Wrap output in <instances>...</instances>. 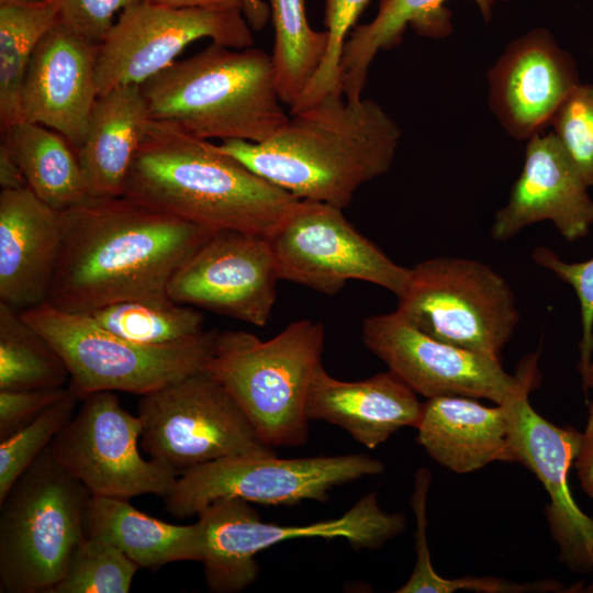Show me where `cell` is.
<instances>
[{
  "instance_id": "1",
  "label": "cell",
  "mask_w": 593,
  "mask_h": 593,
  "mask_svg": "<svg viewBox=\"0 0 593 593\" xmlns=\"http://www.w3.org/2000/svg\"><path fill=\"white\" fill-rule=\"evenodd\" d=\"M61 217V247L46 302L77 314L169 298L175 272L213 233L124 195L89 197Z\"/></svg>"
},
{
  "instance_id": "2",
  "label": "cell",
  "mask_w": 593,
  "mask_h": 593,
  "mask_svg": "<svg viewBox=\"0 0 593 593\" xmlns=\"http://www.w3.org/2000/svg\"><path fill=\"white\" fill-rule=\"evenodd\" d=\"M332 92L289 113L259 143L223 141L219 148L300 200L348 206L356 191L391 168L401 137L377 102Z\"/></svg>"
},
{
  "instance_id": "3",
  "label": "cell",
  "mask_w": 593,
  "mask_h": 593,
  "mask_svg": "<svg viewBox=\"0 0 593 593\" xmlns=\"http://www.w3.org/2000/svg\"><path fill=\"white\" fill-rule=\"evenodd\" d=\"M123 195L213 232L267 238L300 202L217 145L154 120L132 161Z\"/></svg>"
},
{
  "instance_id": "4",
  "label": "cell",
  "mask_w": 593,
  "mask_h": 593,
  "mask_svg": "<svg viewBox=\"0 0 593 593\" xmlns=\"http://www.w3.org/2000/svg\"><path fill=\"white\" fill-rule=\"evenodd\" d=\"M150 120L194 137L259 143L289 118L272 57L257 47L211 43L142 85Z\"/></svg>"
},
{
  "instance_id": "5",
  "label": "cell",
  "mask_w": 593,
  "mask_h": 593,
  "mask_svg": "<svg viewBox=\"0 0 593 593\" xmlns=\"http://www.w3.org/2000/svg\"><path fill=\"white\" fill-rule=\"evenodd\" d=\"M325 327L300 320L270 339L245 331L217 332L205 370L242 407L264 443L302 446L310 384L322 363Z\"/></svg>"
},
{
  "instance_id": "6",
  "label": "cell",
  "mask_w": 593,
  "mask_h": 593,
  "mask_svg": "<svg viewBox=\"0 0 593 593\" xmlns=\"http://www.w3.org/2000/svg\"><path fill=\"white\" fill-rule=\"evenodd\" d=\"M88 489L49 446L0 502V592L52 593L85 538Z\"/></svg>"
},
{
  "instance_id": "7",
  "label": "cell",
  "mask_w": 593,
  "mask_h": 593,
  "mask_svg": "<svg viewBox=\"0 0 593 593\" xmlns=\"http://www.w3.org/2000/svg\"><path fill=\"white\" fill-rule=\"evenodd\" d=\"M58 353L68 388L82 400L100 391L145 395L205 369L217 331L170 344L147 345L101 327L90 315L47 302L20 311Z\"/></svg>"
},
{
  "instance_id": "8",
  "label": "cell",
  "mask_w": 593,
  "mask_h": 593,
  "mask_svg": "<svg viewBox=\"0 0 593 593\" xmlns=\"http://www.w3.org/2000/svg\"><path fill=\"white\" fill-rule=\"evenodd\" d=\"M202 558L208 588L215 593L239 592L259 573L255 556L281 541L298 538H343L355 549H377L400 535L405 516L388 513L371 492L344 515L302 526L264 523L248 502L217 499L199 514Z\"/></svg>"
},
{
  "instance_id": "9",
  "label": "cell",
  "mask_w": 593,
  "mask_h": 593,
  "mask_svg": "<svg viewBox=\"0 0 593 593\" xmlns=\"http://www.w3.org/2000/svg\"><path fill=\"white\" fill-rule=\"evenodd\" d=\"M396 311L444 343L500 358L519 322L515 294L488 265L436 257L410 268Z\"/></svg>"
},
{
  "instance_id": "10",
  "label": "cell",
  "mask_w": 593,
  "mask_h": 593,
  "mask_svg": "<svg viewBox=\"0 0 593 593\" xmlns=\"http://www.w3.org/2000/svg\"><path fill=\"white\" fill-rule=\"evenodd\" d=\"M141 447L178 473L222 458L276 455L205 369L141 396Z\"/></svg>"
},
{
  "instance_id": "11",
  "label": "cell",
  "mask_w": 593,
  "mask_h": 593,
  "mask_svg": "<svg viewBox=\"0 0 593 593\" xmlns=\"http://www.w3.org/2000/svg\"><path fill=\"white\" fill-rule=\"evenodd\" d=\"M383 471L380 460L365 454L290 459L233 456L183 470L164 499L167 511L180 517L198 515L224 497L265 505L325 502L333 488Z\"/></svg>"
},
{
  "instance_id": "12",
  "label": "cell",
  "mask_w": 593,
  "mask_h": 593,
  "mask_svg": "<svg viewBox=\"0 0 593 593\" xmlns=\"http://www.w3.org/2000/svg\"><path fill=\"white\" fill-rule=\"evenodd\" d=\"M366 347L416 393L467 396L496 404L538 384V353L527 356L516 374H508L500 358L480 355L438 340L404 318L396 310L367 317L362 323Z\"/></svg>"
},
{
  "instance_id": "13",
  "label": "cell",
  "mask_w": 593,
  "mask_h": 593,
  "mask_svg": "<svg viewBox=\"0 0 593 593\" xmlns=\"http://www.w3.org/2000/svg\"><path fill=\"white\" fill-rule=\"evenodd\" d=\"M269 240L280 280L327 295L360 280L398 298L409 280L410 268L390 259L332 204L300 200Z\"/></svg>"
},
{
  "instance_id": "14",
  "label": "cell",
  "mask_w": 593,
  "mask_h": 593,
  "mask_svg": "<svg viewBox=\"0 0 593 593\" xmlns=\"http://www.w3.org/2000/svg\"><path fill=\"white\" fill-rule=\"evenodd\" d=\"M142 429L138 415L124 410L113 391L94 392L81 400L49 448L91 495L166 497L179 473L141 455Z\"/></svg>"
},
{
  "instance_id": "15",
  "label": "cell",
  "mask_w": 593,
  "mask_h": 593,
  "mask_svg": "<svg viewBox=\"0 0 593 593\" xmlns=\"http://www.w3.org/2000/svg\"><path fill=\"white\" fill-rule=\"evenodd\" d=\"M204 37L232 48L254 45L240 9H174L146 0L123 10L98 47V96L119 86L143 85Z\"/></svg>"
},
{
  "instance_id": "16",
  "label": "cell",
  "mask_w": 593,
  "mask_h": 593,
  "mask_svg": "<svg viewBox=\"0 0 593 593\" xmlns=\"http://www.w3.org/2000/svg\"><path fill=\"white\" fill-rule=\"evenodd\" d=\"M280 281L269 238L233 230L215 231L179 267L168 296L181 304L265 326Z\"/></svg>"
},
{
  "instance_id": "17",
  "label": "cell",
  "mask_w": 593,
  "mask_h": 593,
  "mask_svg": "<svg viewBox=\"0 0 593 593\" xmlns=\"http://www.w3.org/2000/svg\"><path fill=\"white\" fill-rule=\"evenodd\" d=\"M526 389L510 399L511 443L516 462L532 470L550 502L545 514L559 561L575 573H593V518L577 505L568 483L581 433L559 427L530 405ZM593 591V584L589 588Z\"/></svg>"
},
{
  "instance_id": "18",
  "label": "cell",
  "mask_w": 593,
  "mask_h": 593,
  "mask_svg": "<svg viewBox=\"0 0 593 593\" xmlns=\"http://www.w3.org/2000/svg\"><path fill=\"white\" fill-rule=\"evenodd\" d=\"M489 105L502 127L523 141L550 125L580 83L572 56L544 27L513 40L490 69Z\"/></svg>"
},
{
  "instance_id": "19",
  "label": "cell",
  "mask_w": 593,
  "mask_h": 593,
  "mask_svg": "<svg viewBox=\"0 0 593 593\" xmlns=\"http://www.w3.org/2000/svg\"><path fill=\"white\" fill-rule=\"evenodd\" d=\"M98 47L58 21L30 60L21 92V121L58 132L77 150L98 98Z\"/></svg>"
},
{
  "instance_id": "20",
  "label": "cell",
  "mask_w": 593,
  "mask_h": 593,
  "mask_svg": "<svg viewBox=\"0 0 593 593\" xmlns=\"http://www.w3.org/2000/svg\"><path fill=\"white\" fill-rule=\"evenodd\" d=\"M527 141L523 169L494 216L491 237L507 240L541 221L551 222L567 242L588 236L593 225L590 187L552 132Z\"/></svg>"
},
{
  "instance_id": "21",
  "label": "cell",
  "mask_w": 593,
  "mask_h": 593,
  "mask_svg": "<svg viewBox=\"0 0 593 593\" xmlns=\"http://www.w3.org/2000/svg\"><path fill=\"white\" fill-rule=\"evenodd\" d=\"M63 238L61 212L30 188L0 192V302L19 311L47 301Z\"/></svg>"
},
{
  "instance_id": "22",
  "label": "cell",
  "mask_w": 593,
  "mask_h": 593,
  "mask_svg": "<svg viewBox=\"0 0 593 593\" xmlns=\"http://www.w3.org/2000/svg\"><path fill=\"white\" fill-rule=\"evenodd\" d=\"M398 374L388 370L359 381L338 380L321 363L312 378L305 413L346 430L369 449L402 427H417L423 403Z\"/></svg>"
},
{
  "instance_id": "23",
  "label": "cell",
  "mask_w": 593,
  "mask_h": 593,
  "mask_svg": "<svg viewBox=\"0 0 593 593\" xmlns=\"http://www.w3.org/2000/svg\"><path fill=\"white\" fill-rule=\"evenodd\" d=\"M510 399L490 407L467 396L429 398L423 403L417 441L432 459L457 473L494 461L516 462Z\"/></svg>"
},
{
  "instance_id": "24",
  "label": "cell",
  "mask_w": 593,
  "mask_h": 593,
  "mask_svg": "<svg viewBox=\"0 0 593 593\" xmlns=\"http://www.w3.org/2000/svg\"><path fill=\"white\" fill-rule=\"evenodd\" d=\"M149 121L142 85L119 86L98 96L76 150L90 198L123 195Z\"/></svg>"
},
{
  "instance_id": "25",
  "label": "cell",
  "mask_w": 593,
  "mask_h": 593,
  "mask_svg": "<svg viewBox=\"0 0 593 593\" xmlns=\"http://www.w3.org/2000/svg\"><path fill=\"white\" fill-rule=\"evenodd\" d=\"M85 535L114 545L139 568L150 570L176 561L201 562L202 558L199 522L169 524L139 512L126 499L90 495Z\"/></svg>"
},
{
  "instance_id": "26",
  "label": "cell",
  "mask_w": 593,
  "mask_h": 593,
  "mask_svg": "<svg viewBox=\"0 0 593 593\" xmlns=\"http://www.w3.org/2000/svg\"><path fill=\"white\" fill-rule=\"evenodd\" d=\"M447 0H380L376 18L355 27L345 42L339 64L345 98H361L368 70L376 55L400 44L406 27L419 35L443 38L452 31L451 12ZM488 23L495 0H472Z\"/></svg>"
},
{
  "instance_id": "27",
  "label": "cell",
  "mask_w": 593,
  "mask_h": 593,
  "mask_svg": "<svg viewBox=\"0 0 593 593\" xmlns=\"http://www.w3.org/2000/svg\"><path fill=\"white\" fill-rule=\"evenodd\" d=\"M1 135V145L22 170L30 190L44 203L64 212L89 198L76 149L61 134L22 120Z\"/></svg>"
},
{
  "instance_id": "28",
  "label": "cell",
  "mask_w": 593,
  "mask_h": 593,
  "mask_svg": "<svg viewBox=\"0 0 593 593\" xmlns=\"http://www.w3.org/2000/svg\"><path fill=\"white\" fill-rule=\"evenodd\" d=\"M59 21V0H0L1 132L21 121V92L32 55Z\"/></svg>"
},
{
  "instance_id": "29",
  "label": "cell",
  "mask_w": 593,
  "mask_h": 593,
  "mask_svg": "<svg viewBox=\"0 0 593 593\" xmlns=\"http://www.w3.org/2000/svg\"><path fill=\"white\" fill-rule=\"evenodd\" d=\"M275 29L272 61L279 97L293 108L320 68L328 35L313 30L304 0H268Z\"/></svg>"
},
{
  "instance_id": "30",
  "label": "cell",
  "mask_w": 593,
  "mask_h": 593,
  "mask_svg": "<svg viewBox=\"0 0 593 593\" xmlns=\"http://www.w3.org/2000/svg\"><path fill=\"white\" fill-rule=\"evenodd\" d=\"M69 371L15 307L0 302V390L63 388Z\"/></svg>"
},
{
  "instance_id": "31",
  "label": "cell",
  "mask_w": 593,
  "mask_h": 593,
  "mask_svg": "<svg viewBox=\"0 0 593 593\" xmlns=\"http://www.w3.org/2000/svg\"><path fill=\"white\" fill-rule=\"evenodd\" d=\"M88 315L101 327L147 345L181 342L205 332L199 311L170 298L116 302Z\"/></svg>"
},
{
  "instance_id": "32",
  "label": "cell",
  "mask_w": 593,
  "mask_h": 593,
  "mask_svg": "<svg viewBox=\"0 0 593 593\" xmlns=\"http://www.w3.org/2000/svg\"><path fill=\"white\" fill-rule=\"evenodd\" d=\"M138 569L114 545L85 536L52 593H127Z\"/></svg>"
},
{
  "instance_id": "33",
  "label": "cell",
  "mask_w": 593,
  "mask_h": 593,
  "mask_svg": "<svg viewBox=\"0 0 593 593\" xmlns=\"http://www.w3.org/2000/svg\"><path fill=\"white\" fill-rule=\"evenodd\" d=\"M79 401L68 388L64 396L48 405L33 421L0 440V502L71 419Z\"/></svg>"
},
{
  "instance_id": "34",
  "label": "cell",
  "mask_w": 593,
  "mask_h": 593,
  "mask_svg": "<svg viewBox=\"0 0 593 593\" xmlns=\"http://www.w3.org/2000/svg\"><path fill=\"white\" fill-rule=\"evenodd\" d=\"M327 48L320 68L289 113L301 111L332 92H343L339 64L346 37L370 0H323Z\"/></svg>"
},
{
  "instance_id": "35",
  "label": "cell",
  "mask_w": 593,
  "mask_h": 593,
  "mask_svg": "<svg viewBox=\"0 0 593 593\" xmlns=\"http://www.w3.org/2000/svg\"><path fill=\"white\" fill-rule=\"evenodd\" d=\"M550 125L589 187H593V85L579 83L556 111Z\"/></svg>"
},
{
  "instance_id": "36",
  "label": "cell",
  "mask_w": 593,
  "mask_h": 593,
  "mask_svg": "<svg viewBox=\"0 0 593 593\" xmlns=\"http://www.w3.org/2000/svg\"><path fill=\"white\" fill-rule=\"evenodd\" d=\"M534 262L553 272L570 284L580 303L582 336L580 340L579 371L585 376L593 354V257L579 262H567L548 247H537L532 254Z\"/></svg>"
},
{
  "instance_id": "37",
  "label": "cell",
  "mask_w": 593,
  "mask_h": 593,
  "mask_svg": "<svg viewBox=\"0 0 593 593\" xmlns=\"http://www.w3.org/2000/svg\"><path fill=\"white\" fill-rule=\"evenodd\" d=\"M146 0H59V21L87 41L100 45L114 16Z\"/></svg>"
},
{
  "instance_id": "38",
  "label": "cell",
  "mask_w": 593,
  "mask_h": 593,
  "mask_svg": "<svg viewBox=\"0 0 593 593\" xmlns=\"http://www.w3.org/2000/svg\"><path fill=\"white\" fill-rule=\"evenodd\" d=\"M430 485V472L421 468L415 474V485L411 504L416 519L415 550L416 563L412 574L396 593H425L437 573L432 566L429 548L426 538V502Z\"/></svg>"
},
{
  "instance_id": "39",
  "label": "cell",
  "mask_w": 593,
  "mask_h": 593,
  "mask_svg": "<svg viewBox=\"0 0 593 593\" xmlns=\"http://www.w3.org/2000/svg\"><path fill=\"white\" fill-rule=\"evenodd\" d=\"M68 388L0 390V440L5 439L48 405L64 396Z\"/></svg>"
},
{
  "instance_id": "40",
  "label": "cell",
  "mask_w": 593,
  "mask_h": 593,
  "mask_svg": "<svg viewBox=\"0 0 593 593\" xmlns=\"http://www.w3.org/2000/svg\"><path fill=\"white\" fill-rule=\"evenodd\" d=\"M573 466L581 488L593 500V401L589 405L586 425L584 432L581 433Z\"/></svg>"
},
{
  "instance_id": "41",
  "label": "cell",
  "mask_w": 593,
  "mask_h": 593,
  "mask_svg": "<svg viewBox=\"0 0 593 593\" xmlns=\"http://www.w3.org/2000/svg\"><path fill=\"white\" fill-rule=\"evenodd\" d=\"M1 190L29 188L26 179L8 149L0 145Z\"/></svg>"
},
{
  "instance_id": "42",
  "label": "cell",
  "mask_w": 593,
  "mask_h": 593,
  "mask_svg": "<svg viewBox=\"0 0 593 593\" xmlns=\"http://www.w3.org/2000/svg\"><path fill=\"white\" fill-rule=\"evenodd\" d=\"M242 12L253 31H261L271 19L268 0H242Z\"/></svg>"
},
{
  "instance_id": "43",
  "label": "cell",
  "mask_w": 593,
  "mask_h": 593,
  "mask_svg": "<svg viewBox=\"0 0 593 593\" xmlns=\"http://www.w3.org/2000/svg\"><path fill=\"white\" fill-rule=\"evenodd\" d=\"M150 3L174 8H219V9H240L242 0H147Z\"/></svg>"
},
{
  "instance_id": "44",
  "label": "cell",
  "mask_w": 593,
  "mask_h": 593,
  "mask_svg": "<svg viewBox=\"0 0 593 593\" xmlns=\"http://www.w3.org/2000/svg\"><path fill=\"white\" fill-rule=\"evenodd\" d=\"M583 387L584 389H591L593 390V359L591 360V363L589 366V369L583 377Z\"/></svg>"
},
{
  "instance_id": "45",
  "label": "cell",
  "mask_w": 593,
  "mask_h": 593,
  "mask_svg": "<svg viewBox=\"0 0 593 593\" xmlns=\"http://www.w3.org/2000/svg\"><path fill=\"white\" fill-rule=\"evenodd\" d=\"M503 1H510V0H503Z\"/></svg>"
}]
</instances>
